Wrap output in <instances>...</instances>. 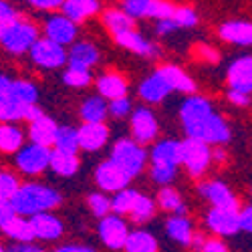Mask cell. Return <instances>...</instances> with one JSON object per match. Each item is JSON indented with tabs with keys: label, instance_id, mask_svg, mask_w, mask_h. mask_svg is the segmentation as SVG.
Listing matches in <instances>:
<instances>
[{
	"label": "cell",
	"instance_id": "cell-1",
	"mask_svg": "<svg viewBox=\"0 0 252 252\" xmlns=\"http://www.w3.org/2000/svg\"><path fill=\"white\" fill-rule=\"evenodd\" d=\"M63 202V196L55 188L43 184V182H23L18 188V192L10 200V206L18 216L31 218L40 212H53Z\"/></svg>",
	"mask_w": 252,
	"mask_h": 252
},
{
	"label": "cell",
	"instance_id": "cell-2",
	"mask_svg": "<svg viewBox=\"0 0 252 252\" xmlns=\"http://www.w3.org/2000/svg\"><path fill=\"white\" fill-rule=\"evenodd\" d=\"M38 38V27L20 14L6 23H0V49L12 57L29 55Z\"/></svg>",
	"mask_w": 252,
	"mask_h": 252
},
{
	"label": "cell",
	"instance_id": "cell-3",
	"mask_svg": "<svg viewBox=\"0 0 252 252\" xmlns=\"http://www.w3.org/2000/svg\"><path fill=\"white\" fill-rule=\"evenodd\" d=\"M186 137L190 139H198V141H204L208 143L210 148H224L226 143H230V139H232V127H230V123L226 121L224 115H220L218 111H212L208 113L206 117L186 125V127H182Z\"/></svg>",
	"mask_w": 252,
	"mask_h": 252
},
{
	"label": "cell",
	"instance_id": "cell-4",
	"mask_svg": "<svg viewBox=\"0 0 252 252\" xmlns=\"http://www.w3.org/2000/svg\"><path fill=\"white\" fill-rule=\"evenodd\" d=\"M109 159H113L119 167H123L131 178H137L150 163V152L135 139L121 137L111 145Z\"/></svg>",
	"mask_w": 252,
	"mask_h": 252
},
{
	"label": "cell",
	"instance_id": "cell-5",
	"mask_svg": "<svg viewBox=\"0 0 252 252\" xmlns=\"http://www.w3.org/2000/svg\"><path fill=\"white\" fill-rule=\"evenodd\" d=\"M51 156H53V148H45V145L29 141L14 156V167L18 174L36 178L40 174H45L47 170H51Z\"/></svg>",
	"mask_w": 252,
	"mask_h": 252
},
{
	"label": "cell",
	"instance_id": "cell-6",
	"mask_svg": "<svg viewBox=\"0 0 252 252\" xmlns=\"http://www.w3.org/2000/svg\"><path fill=\"white\" fill-rule=\"evenodd\" d=\"M182 165L186 174L194 178V180H200L206 176L210 163H212V148L204 141H198V139H190V137H184L182 139Z\"/></svg>",
	"mask_w": 252,
	"mask_h": 252
},
{
	"label": "cell",
	"instance_id": "cell-7",
	"mask_svg": "<svg viewBox=\"0 0 252 252\" xmlns=\"http://www.w3.org/2000/svg\"><path fill=\"white\" fill-rule=\"evenodd\" d=\"M29 57L32 61V65L45 71H57L67 67L69 63V51L67 47H61L53 40H49L47 36H40L36 43L32 45V49L29 51Z\"/></svg>",
	"mask_w": 252,
	"mask_h": 252
},
{
	"label": "cell",
	"instance_id": "cell-8",
	"mask_svg": "<svg viewBox=\"0 0 252 252\" xmlns=\"http://www.w3.org/2000/svg\"><path fill=\"white\" fill-rule=\"evenodd\" d=\"M129 133H131V139L141 143L143 148L158 141V137H159V119L152 111V107L141 105V107L133 109V113L129 117Z\"/></svg>",
	"mask_w": 252,
	"mask_h": 252
},
{
	"label": "cell",
	"instance_id": "cell-9",
	"mask_svg": "<svg viewBox=\"0 0 252 252\" xmlns=\"http://www.w3.org/2000/svg\"><path fill=\"white\" fill-rule=\"evenodd\" d=\"M131 180L133 178L109 158L99 161L97 167H95V184L99 188V192L117 194V192L125 190V188H129Z\"/></svg>",
	"mask_w": 252,
	"mask_h": 252
},
{
	"label": "cell",
	"instance_id": "cell-10",
	"mask_svg": "<svg viewBox=\"0 0 252 252\" xmlns=\"http://www.w3.org/2000/svg\"><path fill=\"white\" fill-rule=\"evenodd\" d=\"M196 192L202 200H206L210 204V208L240 210L238 196L232 192V188L222 180H202L196 186Z\"/></svg>",
	"mask_w": 252,
	"mask_h": 252
},
{
	"label": "cell",
	"instance_id": "cell-11",
	"mask_svg": "<svg viewBox=\"0 0 252 252\" xmlns=\"http://www.w3.org/2000/svg\"><path fill=\"white\" fill-rule=\"evenodd\" d=\"M129 224L123 216L119 214H109L99 220L97 224V234H99V240L103 242L105 248L109 250H123L125 242H127V236H129Z\"/></svg>",
	"mask_w": 252,
	"mask_h": 252
},
{
	"label": "cell",
	"instance_id": "cell-12",
	"mask_svg": "<svg viewBox=\"0 0 252 252\" xmlns=\"http://www.w3.org/2000/svg\"><path fill=\"white\" fill-rule=\"evenodd\" d=\"M240 210H228V208H208L204 216V224L208 232L218 238H230L240 232Z\"/></svg>",
	"mask_w": 252,
	"mask_h": 252
},
{
	"label": "cell",
	"instance_id": "cell-13",
	"mask_svg": "<svg viewBox=\"0 0 252 252\" xmlns=\"http://www.w3.org/2000/svg\"><path fill=\"white\" fill-rule=\"evenodd\" d=\"M121 10H125L133 20H139V18L163 20L174 16L176 4L170 2V0H123Z\"/></svg>",
	"mask_w": 252,
	"mask_h": 252
},
{
	"label": "cell",
	"instance_id": "cell-14",
	"mask_svg": "<svg viewBox=\"0 0 252 252\" xmlns=\"http://www.w3.org/2000/svg\"><path fill=\"white\" fill-rule=\"evenodd\" d=\"M43 32L49 40L61 45V47H71L73 43H77V36H79V25H75L71 18H67L65 14H49L45 18V25H43Z\"/></svg>",
	"mask_w": 252,
	"mask_h": 252
},
{
	"label": "cell",
	"instance_id": "cell-15",
	"mask_svg": "<svg viewBox=\"0 0 252 252\" xmlns=\"http://www.w3.org/2000/svg\"><path fill=\"white\" fill-rule=\"evenodd\" d=\"M174 93L172 85L167 83L165 75L156 69L154 73H150L145 79H141V83L137 85V97L143 101V103H148V105H159L163 103L167 97H170Z\"/></svg>",
	"mask_w": 252,
	"mask_h": 252
},
{
	"label": "cell",
	"instance_id": "cell-16",
	"mask_svg": "<svg viewBox=\"0 0 252 252\" xmlns=\"http://www.w3.org/2000/svg\"><path fill=\"white\" fill-rule=\"evenodd\" d=\"M226 85L228 89L252 95V55L236 57L230 63L226 69Z\"/></svg>",
	"mask_w": 252,
	"mask_h": 252
},
{
	"label": "cell",
	"instance_id": "cell-17",
	"mask_svg": "<svg viewBox=\"0 0 252 252\" xmlns=\"http://www.w3.org/2000/svg\"><path fill=\"white\" fill-rule=\"evenodd\" d=\"M218 38L232 47H252V20L232 18L218 27Z\"/></svg>",
	"mask_w": 252,
	"mask_h": 252
},
{
	"label": "cell",
	"instance_id": "cell-18",
	"mask_svg": "<svg viewBox=\"0 0 252 252\" xmlns=\"http://www.w3.org/2000/svg\"><path fill=\"white\" fill-rule=\"evenodd\" d=\"M113 40L125 51H129L137 57H143V59H156L159 55V47L154 43V40L145 38L137 29H131V31H125L121 34H115Z\"/></svg>",
	"mask_w": 252,
	"mask_h": 252
},
{
	"label": "cell",
	"instance_id": "cell-19",
	"mask_svg": "<svg viewBox=\"0 0 252 252\" xmlns=\"http://www.w3.org/2000/svg\"><path fill=\"white\" fill-rule=\"evenodd\" d=\"M95 89L97 95H101L105 101H115L121 97H127L129 93V81L125 79V75H121L119 71H105L95 79Z\"/></svg>",
	"mask_w": 252,
	"mask_h": 252
},
{
	"label": "cell",
	"instance_id": "cell-20",
	"mask_svg": "<svg viewBox=\"0 0 252 252\" xmlns=\"http://www.w3.org/2000/svg\"><path fill=\"white\" fill-rule=\"evenodd\" d=\"M31 224L34 228L36 240H43V242H57L65 234V222L55 212L34 214V216H31Z\"/></svg>",
	"mask_w": 252,
	"mask_h": 252
},
{
	"label": "cell",
	"instance_id": "cell-21",
	"mask_svg": "<svg viewBox=\"0 0 252 252\" xmlns=\"http://www.w3.org/2000/svg\"><path fill=\"white\" fill-rule=\"evenodd\" d=\"M182 152H184L182 139H174V137L158 139L150 150V163L180 167L182 165Z\"/></svg>",
	"mask_w": 252,
	"mask_h": 252
},
{
	"label": "cell",
	"instance_id": "cell-22",
	"mask_svg": "<svg viewBox=\"0 0 252 252\" xmlns=\"http://www.w3.org/2000/svg\"><path fill=\"white\" fill-rule=\"evenodd\" d=\"M109 127L107 123H81L79 127V145L81 152H89L95 154L103 150L109 143Z\"/></svg>",
	"mask_w": 252,
	"mask_h": 252
},
{
	"label": "cell",
	"instance_id": "cell-23",
	"mask_svg": "<svg viewBox=\"0 0 252 252\" xmlns=\"http://www.w3.org/2000/svg\"><path fill=\"white\" fill-rule=\"evenodd\" d=\"M99 61H101V53L91 40H77V43H73L69 47L67 67H71V69L91 71L93 67L99 65Z\"/></svg>",
	"mask_w": 252,
	"mask_h": 252
},
{
	"label": "cell",
	"instance_id": "cell-24",
	"mask_svg": "<svg viewBox=\"0 0 252 252\" xmlns=\"http://www.w3.org/2000/svg\"><path fill=\"white\" fill-rule=\"evenodd\" d=\"M59 127H61V125L55 121V117L45 113L43 117H38V119L29 123L27 137L31 139V143L45 145V148H55V139H57Z\"/></svg>",
	"mask_w": 252,
	"mask_h": 252
},
{
	"label": "cell",
	"instance_id": "cell-25",
	"mask_svg": "<svg viewBox=\"0 0 252 252\" xmlns=\"http://www.w3.org/2000/svg\"><path fill=\"white\" fill-rule=\"evenodd\" d=\"M25 139H27V133L16 123L0 121V154L16 156L25 148Z\"/></svg>",
	"mask_w": 252,
	"mask_h": 252
},
{
	"label": "cell",
	"instance_id": "cell-26",
	"mask_svg": "<svg viewBox=\"0 0 252 252\" xmlns=\"http://www.w3.org/2000/svg\"><path fill=\"white\" fill-rule=\"evenodd\" d=\"M163 228H165L167 236H170L176 244L190 248L192 238H194V234H196V230H194L192 220L188 218V216H176V214H172L170 218L165 220Z\"/></svg>",
	"mask_w": 252,
	"mask_h": 252
},
{
	"label": "cell",
	"instance_id": "cell-27",
	"mask_svg": "<svg viewBox=\"0 0 252 252\" xmlns=\"http://www.w3.org/2000/svg\"><path fill=\"white\" fill-rule=\"evenodd\" d=\"M109 117V103L101 95L85 97L79 105V119L83 123H105Z\"/></svg>",
	"mask_w": 252,
	"mask_h": 252
},
{
	"label": "cell",
	"instance_id": "cell-28",
	"mask_svg": "<svg viewBox=\"0 0 252 252\" xmlns=\"http://www.w3.org/2000/svg\"><path fill=\"white\" fill-rule=\"evenodd\" d=\"M99 10H101L99 0H65L61 6V12L67 18H71L75 25L85 23V20L95 16Z\"/></svg>",
	"mask_w": 252,
	"mask_h": 252
},
{
	"label": "cell",
	"instance_id": "cell-29",
	"mask_svg": "<svg viewBox=\"0 0 252 252\" xmlns=\"http://www.w3.org/2000/svg\"><path fill=\"white\" fill-rule=\"evenodd\" d=\"M158 69L165 75V79H167V83L172 85L174 93H184L186 97L196 93V89H198L196 81H194L190 75H188L182 67L172 65V63H167V65H161V67H158Z\"/></svg>",
	"mask_w": 252,
	"mask_h": 252
},
{
	"label": "cell",
	"instance_id": "cell-30",
	"mask_svg": "<svg viewBox=\"0 0 252 252\" xmlns=\"http://www.w3.org/2000/svg\"><path fill=\"white\" fill-rule=\"evenodd\" d=\"M156 204L159 210L167 214H176V216H188V206L182 198V194L176 190L174 186H163L158 190Z\"/></svg>",
	"mask_w": 252,
	"mask_h": 252
},
{
	"label": "cell",
	"instance_id": "cell-31",
	"mask_svg": "<svg viewBox=\"0 0 252 252\" xmlns=\"http://www.w3.org/2000/svg\"><path fill=\"white\" fill-rule=\"evenodd\" d=\"M81 170V158L79 154H67L61 150H53L51 156V172L59 178H73Z\"/></svg>",
	"mask_w": 252,
	"mask_h": 252
},
{
	"label": "cell",
	"instance_id": "cell-32",
	"mask_svg": "<svg viewBox=\"0 0 252 252\" xmlns=\"http://www.w3.org/2000/svg\"><path fill=\"white\" fill-rule=\"evenodd\" d=\"M2 234L6 238H10L12 242H16V244H27V242H34L36 240L34 228L31 224V218L18 216V214L2 228Z\"/></svg>",
	"mask_w": 252,
	"mask_h": 252
},
{
	"label": "cell",
	"instance_id": "cell-33",
	"mask_svg": "<svg viewBox=\"0 0 252 252\" xmlns=\"http://www.w3.org/2000/svg\"><path fill=\"white\" fill-rule=\"evenodd\" d=\"M123 252H159V242L150 230L135 228L129 232Z\"/></svg>",
	"mask_w": 252,
	"mask_h": 252
},
{
	"label": "cell",
	"instance_id": "cell-34",
	"mask_svg": "<svg viewBox=\"0 0 252 252\" xmlns=\"http://www.w3.org/2000/svg\"><path fill=\"white\" fill-rule=\"evenodd\" d=\"M101 18H103L105 29L111 32V36L135 29V20L125 10H121V8H107V10H103Z\"/></svg>",
	"mask_w": 252,
	"mask_h": 252
},
{
	"label": "cell",
	"instance_id": "cell-35",
	"mask_svg": "<svg viewBox=\"0 0 252 252\" xmlns=\"http://www.w3.org/2000/svg\"><path fill=\"white\" fill-rule=\"evenodd\" d=\"M156 210H158V204H156V200L152 198V196H148V194H139V198L135 200V206H133V210L129 212V222H133V224H137V226H143V224H148L154 216H156Z\"/></svg>",
	"mask_w": 252,
	"mask_h": 252
},
{
	"label": "cell",
	"instance_id": "cell-36",
	"mask_svg": "<svg viewBox=\"0 0 252 252\" xmlns=\"http://www.w3.org/2000/svg\"><path fill=\"white\" fill-rule=\"evenodd\" d=\"M12 99H16L18 103L23 105H38L40 99V91L38 85L31 79H14V85H12Z\"/></svg>",
	"mask_w": 252,
	"mask_h": 252
},
{
	"label": "cell",
	"instance_id": "cell-37",
	"mask_svg": "<svg viewBox=\"0 0 252 252\" xmlns=\"http://www.w3.org/2000/svg\"><path fill=\"white\" fill-rule=\"evenodd\" d=\"M53 150H61L67 154H79L81 145H79V127L73 125H61L57 131V139H55V148Z\"/></svg>",
	"mask_w": 252,
	"mask_h": 252
},
{
	"label": "cell",
	"instance_id": "cell-38",
	"mask_svg": "<svg viewBox=\"0 0 252 252\" xmlns=\"http://www.w3.org/2000/svg\"><path fill=\"white\" fill-rule=\"evenodd\" d=\"M139 190H133V188H125V190L117 192L111 196V210L113 214H119V216H129V212L135 206V200L139 198Z\"/></svg>",
	"mask_w": 252,
	"mask_h": 252
},
{
	"label": "cell",
	"instance_id": "cell-39",
	"mask_svg": "<svg viewBox=\"0 0 252 252\" xmlns=\"http://www.w3.org/2000/svg\"><path fill=\"white\" fill-rule=\"evenodd\" d=\"M87 208L89 212L95 216V218H105L109 216L113 210H111V198L105 194V192H93L87 196Z\"/></svg>",
	"mask_w": 252,
	"mask_h": 252
},
{
	"label": "cell",
	"instance_id": "cell-40",
	"mask_svg": "<svg viewBox=\"0 0 252 252\" xmlns=\"http://www.w3.org/2000/svg\"><path fill=\"white\" fill-rule=\"evenodd\" d=\"M63 83L71 89H87L91 83H95V79L91 71H79V69L67 67V71L63 73Z\"/></svg>",
	"mask_w": 252,
	"mask_h": 252
},
{
	"label": "cell",
	"instance_id": "cell-41",
	"mask_svg": "<svg viewBox=\"0 0 252 252\" xmlns=\"http://www.w3.org/2000/svg\"><path fill=\"white\" fill-rule=\"evenodd\" d=\"M18 176L8 170H0V202H10L20 188Z\"/></svg>",
	"mask_w": 252,
	"mask_h": 252
},
{
	"label": "cell",
	"instance_id": "cell-42",
	"mask_svg": "<svg viewBox=\"0 0 252 252\" xmlns=\"http://www.w3.org/2000/svg\"><path fill=\"white\" fill-rule=\"evenodd\" d=\"M180 167H172V165H158V163H150V180L154 184H158L159 188L163 186H172L176 176H178Z\"/></svg>",
	"mask_w": 252,
	"mask_h": 252
},
{
	"label": "cell",
	"instance_id": "cell-43",
	"mask_svg": "<svg viewBox=\"0 0 252 252\" xmlns=\"http://www.w3.org/2000/svg\"><path fill=\"white\" fill-rule=\"evenodd\" d=\"M172 20L178 25L180 31H182V29L186 31V29H194V27H198L200 16H198V12H196L192 6H176V12H174Z\"/></svg>",
	"mask_w": 252,
	"mask_h": 252
},
{
	"label": "cell",
	"instance_id": "cell-44",
	"mask_svg": "<svg viewBox=\"0 0 252 252\" xmlns=\"http://www.w3.org/2000/svg\"><path fill=\"white\" fill-rule=\"evenodd\" d=\"M133 113V103L129 97H121L115 101H109V115L113 119H125V117H131Z\"/></svg>",
	"mask_w": 252,
	"mask_h": 252
},
{
	"label": "cell",
	"instance_id": "cell-45",
	"mask_svg": "<svg viewBox=\"0 0 252 252\" xmlns=\"http://www.w3.org/2000/svg\"><path fill=\"white\" fill-rule=\"evenodd\" d=\"M226 99H228V103H232L238 109H248L252 105V95L242 93V91H234V89L226 91Z\"/></svg>",
	"mask_w": 252,
	"mask_h": 252
},
{
	"label": "cell",
	"instance_id": "cell-46",
	"mask_svg": "<svg viewBox=\"0 0 252 252\" xmlns=\"http://www.w3.org/2000/svg\"><path fill=\"white\" fill-rule=\"evenodd\" d=\"M198 252H230L228 244L224 242V238H218V236H206L202 248Z\"/></svg>",
	"mask_w": 252,
	"mask_h": 252
},
{
	"label": "cell",
	"instance_id": "cell-47",
	"mask_svg": "<svg viewBox=\"0 0 252 252\" xmlns=\"http://www.w3.org/2000/svg\"><path fill=\"white\" fill-rule=\"evenodd\" d=\"M176 31H180V29H178V25L174 23L172 18L156 20V25H154V32H156V36H159V38H165V36H170V34H174Z\"/></svg>",
	"mask_w": 252,
	"mask_h": 252
},
{
	"label": "cell",
	"instance_id": "cell-48",
	"mask_svg": "<svg viewBox=\"0 0 252 252\" xmlns=\"http://www.w3.org/2000/svg\"><path fill=\"white\" fill-rule=\"evenodd\" d=\"M196 55H198L200 61L208 63V65H216V63L220 61V53L214 47H210V45H198L196 47Z\"/></svg>",
	"mask_w": 252,
	"mask_h": 252
},
{
	"label": "cell",
	"instance_id": "cell-49",
	"mask_svg": "<svg viewBox=\"0 0 252 252\" xmlns=\"http://www.w3.org/2000/svg\"><path fill=\"white\" fill-rule=\"evenodd\" d=\"M29 6H32L34 10H40V12H55V10H61L63 2L65 0H27Z\"/></svg>",
	"mask_w": 252,
	"mask_h": 252
},
{
	"label": "cell",
	"instance_id": "cell-50",
	"mask_svg": "<svg viewBox=\"0 0 252 252\" xmlns=\"http://www.w3.org/2000/svg\"><path fill=\"white\" fill-rule=\"evenodd\" d=\"M12 85H14V79L0 73V103H6L12 99Z\"/></svg>",
	"mask_w": 252,
	"mask_h": 252
},
{
	"label": "cell",
	"instance_id": "cell-51",
	"mask_svg": "<svg viewBox=\"0 0 252 252\" xmlns=\"http://www.w3.org/2000/svg\"><path fill=\"white\" fill-rule=\"evenodd\" d=\"M238 216H240V232L252 234V204L242 206Z\"/></svg>",
	"mask_w": 252,
	"mask_h": 252
},
{
	"label": "cell",
	"instance_id": "cell-52",
	"mask_svg": "<svg viewBox=\"0 0 252 252\" xmlns=\"http://www.w3.org/2000/svg\"><path fill=\"white\" fill-rule=\"evenodd\" d=\"M53 252H97L89 244H79V242H69V244H59Z\"/></svg>",
	"mask_w": 252,
	"mask_h": 252
},
{
	"label": "cell",
	"instance_id": "cell-53",
	"mask_svg": "<svg viewBox=\"0 0 252 252\" xmlns=\"http://www.w3.org/2000/svg\"><path fill=\"white\" fill-rule=\"evenodd\" d=\"M14 216H16V212L10 206V202H0V230H2Z\"/></svg>",
	"mask_w": 252,
	"mask_h": 252
},
{
	"label": "cell",
	"instance_id": "cell-54",
	"mask_svg": "<svg viewBox=\"0 0 252 252\" xmlns=\"http://www.w3.org/2000/svg\"><path fill=\"white\" fill-rule=\"evenodd\" d=\"M18 16V10L8 2V0H0V23H6Z\"/></svg>",
	"mask_w": 252,
	"mask_h": 252
},
{
	"label": "cell",
	"instance_id": "cell-55",
	"mask_svg": "<svg viewBox=\"0 0 252 252\" xmlns=\"http://www.w3.org/2000/svg\"><path fill=\"white\" fill-rule=\"evenodd\" d=\"M6 252H47L45 248H40L38 244H34V242H27V244H12V246H8L6 248Z\"/></svg>",
	"mask_w": 252,
	"mask_h": 252
},
{
	"label": "cell",
	"instance_id": "cell-56",
	"mask_svg": "<svg viewBox=\"0 0 252 252\" xmlns=\"http://www.w3.org/2000/svg\"><path fill=\"white\" fill-rule=\"evenodd\" d=\"M228 152L222 148V145H220V148H214L212 150V161H216V163H220V165H224V163H228Z\"/></svg>",
	"mask_w": 252,
	"mask_h": 252
},
{
	"label": "cell",
	"instance_id": "cell-57",
	"mask_svg": "<svg viewBox=\"0 0 252 252\" xmlns=\"http://www.w3.org/2000/svg\"><path fill=\"white\" fill-rule=\"evenodd\" d=\"M0 252H6V248H4L2 244H0Z\"/></svg>",
	"mask_w": 252,
	"mask_h": 252
},
{
	"label": "cell",
	"instance_id": "cell-58",
	"mask_svg": "<svg viewBox=\"0 0 252 252\" xmlns=\"http://www.w3.org/2000/svg\"><path fill=\"white\" fill-rule=\"evenodd\" d=\"M248 192H250V198H252V186H250V190H248Z\"/></svg>",
	"mask_w": 252,
	"mask_h": 252
},
{
	"label": "cell",
	"instance_id": "cell-59",
	"mask_svg": "<svg viewBox=\"0 0 252 252\" xmlns=\"http://www.w3.org/2000/svg\"><path fill=\"white\" fill-rule=\"evenodd\" d=\"M0 236H2V230H0Z\"/></svg>",
	"mask_w": 252,
	"mask_h": 252
},
{
	"label": "cell",
	"instance_id": "cell-60",
	"mask_svg": "<svg viewBox=\"0 0 252 252\" xmlns=\"http://www.w3.org/2000/svg\"><path fill=\"white\" fill-rule=\"evenodd\" d=\"M0 121H2V117H0Z\"/></svg>",
	"mask_w": 252,
	"mask_h": 252
}]
</instances>
